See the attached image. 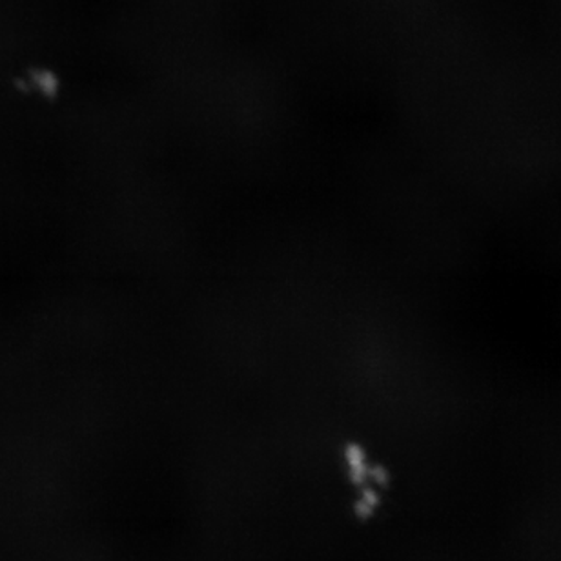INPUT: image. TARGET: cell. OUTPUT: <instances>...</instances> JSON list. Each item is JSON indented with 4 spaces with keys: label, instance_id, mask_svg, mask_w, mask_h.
<instances>
[{
    "label": "cell",
    "instance_id": "cell-1",
    "mask_svg": "<svg viewBox=\"0 0 561 561\" xmlns=\"http://www.w3.org/2000/svg\"><path fill=\"white\" fill-rule=\"evenodd\" d=\"M345 459L351 480L354 481L357 486L368 485L370 469H373V467H368L367 458H365L362 448L356 447V445H351V447L346 448Z\"/></svg>",
    "mask_w": 561,
    "mask_h": 561
},
{
    "label": "cell",
    "instance_id": "cell-2",
    "mask_svg": "<svg viewBox=\"0 0 561 561\" xmlns=\"http://www.w3.org/2000/svg\"><path fill=\"white\" fill-rule=\"evenodd\" d=\"M379 508V494L374 486L365 485L354 503V513L357 518L368 519Z\"/></svg>",
    "mask_w": 561,
    "mask_h": 561
}]
</instances>
